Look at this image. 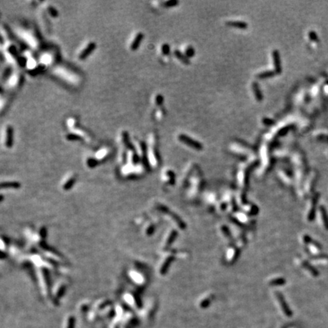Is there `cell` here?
I'll return each instance as SVG.
<instances>
[{"label":"cell","mask_w":328,"mask_h":328,"mask_svg":"<svg viewBox=\"0 0 328 328\" xmlns=\"http://www.w3.org/2000/svg\"><path fill=\"white\" fill-rule=\"evenodd\" d=\"M296 263L300 266L302 269H304L305 271H307L308 273H309V274H311L312 276H314V277L317 276V270H315L314 269L312 268L311 265H309V264L308 263L306 260H302V259H300V258H298L296 259Z\"/></svg>","instance_id":"cell-22"},{"label":"cell","mask_w":328,"mask_h":328,"mask_svg":"<svg viewBox=\"0 0 328 328\" xmlns=\"http://www.w3.org/2000/svg\"><path fill=\"white\" fill-rule=\"evenodd\" d=\"M143 37H144V35L142 33H137V35L135 36L134 39L133 40L132 44H131V50L134 51V50H137L138 48V46H140L141 41H142Z\"/></svg>","instance_id":"cell-30"},{"label":"cell","mask_w":328,"mask_h":328,"mask_svg":"<svg viewBox=\"0 0 328 328\" xmlns=\"http://www.w3.org/2000/svg\"><path fill=\"white\" fill-rule=\"evenodd\" d=\"M21 185L18 181H2L1 183V188L2 189L6 188V189H18L20 188Z\"/></svg>","instance_id":"cell-31"},{"label":"cell","mask_w":328,"mask_h":328,"mask_svg":"<svg viewBox=\"0 0 328 328\" xmlns=\"http://www.w3.org/2000/svg\"><path fill=\"white\" fill-rule=\"evenodd\" d=\"M233 218L238 221L240 224L245 227H251L255 224V220L243 211H235L233 213Z\"/></svg>","instance_id":"cell-8"},{"label":"cell","mask_w":328,"mask_h":328,"mask_svg":"<svg viewBox=\"0 0 328 328\" xmlns=\"http://www.w3.org/2000/svg\"><path fill=\"white\" fill-rule=\"evenodd\" d=\"M75 181H76V176L74 174H72L62 182L61 188L63 191H68V190H70L71 188H72V186L75 185Z\"/></svg>","instance_id":"cell-20"},{"label":"cell","mask_w":328,"mask_h":328,"mask_svg":"<svg viewBox=\"0 0 328 328\" xmlns=\"http://www.w3.org/2000/svg\"><path fill=\"white\" fill-rule=\"evenodd\" d=\"M276 74L273 72V70H265L257 74L256 78L260 79V80H265V79L272 78Z\"/></svg>","instance_id":"cell-29"},{"label":"cell","mask_w":328,"mask_h":328,"mask_svg":"<svg viewBox=\"0 0 328 328\" xmlns=\"http://www.w3.org/2000/svg\"><path fill=\"white\" fill-rule=\"evenodd\" d=\"M86 164H87V166H88L89 168H94V167H95L97 165H98L99 160L97 159V158L88 157L86 160Z\"/></svg>","instance_id":"cell-33"},{"label":"cell","mask_w":328,"mask_h":328,"mask_svg":"<svg viewBox=\"0 0 328 328\" xmlns=\"http://www.w3.org/2000/svg\"><path fill=\"white\" fill-rule=\"evenodd\" d=\"M226 24L228 27H230V28H235V29H241V30L247 29L248 27V24L245 22V21H238V20H235V21H226Z\"/></svg>","instance_id":"cell-24"},{"label":"cell","mask_w":328,"mask_h":328,"mask_svg":"<svg viewBox=\"0 0 328 328\" xmlns=\"http://www.w3.org/2000/svg\"><path fill=\"white\" fill-rule=\"evenodd\" d=\"M163 183L167 186H173L176 182V175L172 169H166L162 173Z\"/></svg>","instance_id":"cell-17"},{"label":"cell","mask_w":328,"mask_h":328,"mask_svg":"<svg viewBox=\"0 0 328 328\" xmlns=\"http://www.w3.org/2000/svg\"><path fill=\"white\" fill-rule=\"evenodd\" d=\"M155 208L156 211L160 212V213H162L165 217L169 221H170L171 223L173 224V226L177 227L179 230H184L186 228V223L177 215H176L173 212L169 211L166 206L160 203H156Z\"/></svg>","instance_id":"cell-6"},{"label":"cell","mask_w":328,"mask_h":328,"mask_svg":"<svg viewBox=\"0 0 328 328\" xmlns=\"http://www.w3.org/2000/svg\"><path fill=\"white\" fill-rule=\"evenodd\" d=\"M48 10H49V11H50V14H51L52 16L55 17V16L58 15V13H57V11H56V9H55V8H53V7H49Z\"/></svg>","instance_id":"cell-40"},{"label":"cell","mask_w":328,"mask_h":328,"mask_svg":"<svg viewBox=\"0 0 328 328\" xmlns=\"http://www.w3.org/2000/svg\"><path fill=\"white\" fill-rule=\"evenodd\" d=\"M178 4H179V1H176V0H169V1H166L164 2V6L166 8L174 7V6H177Z\"/></svg>","instance_id":"cell-35"},{"label":"cell","mask_w":328,"mask_h":328,"mask_svg":"<svg viewBox=\"0 0 328 328\" xmlns=\"http://www.w3.org/2000/svg\"><path fill=\"white\" fill-rule=\"evenodd\" d=\"M161 53L164 56H168L170 53V47L167 43H164L161 46Z\"/></svg>","instance_id":"cell-34"},{"label":"cell","mask_w":328,"mask_h":328,"mask_svg":"<svg viewBox=\"0 0 328 328\" xmlns=\"http://www.w3.org/2000/svg\"><path fill=\"white\" fill-rule=\"evenodd\" d=\"M219 201H220V199H219L217 194L215 193L214 191H208L204 195L205 203L211 208H216Z\"/></svg>","instance_id":"cell-16"},{"label":"cell","mask_w":328,"mask_h":328,"mask_svg":"<svg viewBox=\"0 0 328 328\" xmlns=\"http://www.w3.org/2000/svg\"><path fill=\"white\" fill-rule=\"evenodd\" d=\"M176 257V251L173 250H167L161 251V257L157 264V273L160 276L166 275L169 266Z\"/></svg>","instance_id":"cell-4"},{"label":"cell","mask_w":328,"mask_h":328,"mask_svg":"<svg viewBox=\"0 0 328 328\" xmlns=\"http://www.w3.org/2000/svg\"><path fill=\"white\" fill-rule=\"evenodd\" d=\"M177 235V230L174 228H169V230L166 232L164 237H163L162 242H161V251H165L169 250V247L171 246V245L173 243V242L176 240Z\"/></svg>","instance_id":"cell-7"},{"label":"cell","mask_w":328,"mask_h":328,"mask_svg":"<svg viewBox=\"0 0 328 328\" xmlns=\"http://www.w3.org/2000/svg\"><path fill=\"white\" fill-rule=\"evenodd\" d=\"M156 223L154 221H147L146 223H144V224L143 225L142 227V232L144 233V235L145 236H151V235H153L154 233V232L156 231Z\"/></svg>","instance_id":"cell-18"},{"label":"cell","mask_w":328,"mask_h":328,"mask_svg":"<svg viewBox=\"0 0 328 328\" xmlns=\"http://www.w3.org/2000/svg\"><path fill=\"white\" fill-rule=\"evenodd\" d=\"M260 158H261V164L258 170V176L261 177L268 173L273 164V157L270 155L268 147L265 144L262 146L260 149Z\"/></svg>","instance_id":"cell-5"},{"label":"cell","mask_w":328,"mask_h":328,"mask_svg":"<svg viewBox=\"0 0 328 328\" xmlns=\"http://www.w3.org/2000/svg\"><path fill=\"white\" fill-rule=\"evenodd\" d=\"M240 255V248L235 244L230 245L225 254V260L229 265H233L238 259Z\"/></svg>","instance_id":"cell-10"},{"label":"cell","mask_w":328,"mask_h":328,"mask_svg":"<svg viewBox=\"0 0 328 328\" xmlns=\"http://www.w3.org/2000/svg\"><path fill=\"white\" fill-rule=\"evenodd\" d=\"M6 142L5 144L8 148L12 147L13 145V138H14V131H13V128L11 126L8 125L6 128Z\"/></svg>","instance_id":"cell-25"},{"label":"cell","mask_w":328,"mask_h":328,"mask_svg":"<svg viewBox=\"0 0 328 328\" xmlns=\"http://www.w3.org/2000/svg\"><path fill=\"white\" fill-rule=\"evenodd\" d=\"M317 203V197L314 196L313 197L312 199V201L309 203L308 205V210L307 212V220L308 221H312L314 218V211H315V205Z\"/></svg>","instance_id":"cell-26"},{"label":"cell","mask_w":328,"mask_h":328,"mask_svg":"<svg viewBox=\"0 0 328 328\" xmlns=\"http://www.w3.org/2000/svg\"><path fill=\"white\" fill-rule=\"evenodd\" d=\"M321 218L323 219V222H324V226H325L326 228L328 229V222H327V219H326V217H327V214H326V212L325 211H324L323 208H321ZM321 219V220H322Z\"/></svg>","instance_id":"cell-36"},{"label":"cell","mask_w":328,"mask_h":328,"mask_svg":"<svg viewBox=\"0 0 328 328\" xmlns=\"http://www.w3.org/2000/svg\"><path fill=\"white\" fill-rule=\"evenodd\" d=\"M188 184V188L186 195H187L188 199L191 201H194L199 196V194L201 193L203 186L202 173L197 166L195 170L193 171Z\"/></svg>","instance_id":"cell-1"},{"label":"cell","mask_w":328,"mask_h":328,"mask_svg":"<svg viewBox=\"0 0 328 328\" xmlns=\"http://www.w3.org/2000/svg\"><path fill=\"white\" fill-rule=\"evenodd\" d=\"M128 277L136 286H145L148 281V276L144 271V267L141 263H134L128 271Z\"/></svg>","instance_id":"cell-2"},{"label":"cell","mask_w":328,"mask_h":328,"mask_svg":"<svg viewBox=\"0 0 328 328\" xmlns=\"http://www.w3.org/2000/svg\"><path fill=\"white\" fill-rule=\"evenodd\" d=\"M68 286V281L65 279L64 280H60L54 285L53 288V293H54L55 298L61 297L65 292V289H67Z\"/></svg>","instance_id":"cell-15"},{"label":"cell","mask_w":328,"mask_h":328,"mask_svg":"<svg viewBox=\"0 0 328 328\" xmlns=\"http://www.w3.org/2000/svg\"><path fill=\"white\" fill-rule=\"evenodd\" d=\"M186 57H188V59H191L195 55V50L193 48L192 46H190V45H187V46H185L184 50L182 52Z\"/></svg>","instance_id":"cell-32"},{"label":"cell","mask_w":328,"mask_h":328,"mask_svg":"<svg viewBox=\"0 0 328 328\" xmlns=\"http://www.w3.org/2000/svg\"><path fill=\"white\" fill-rule=\"evenodd\" d=\"M230 152L233 153L235 156L245 158L246 160L255 157V151L251 147L243 141H234L230 144Z\"/></svg>","instance_id":"cell-3"},{"label":"cell","mask_w":328,"mask_h":328,"mask_svg":"<svg viewBox=\"0 0 328 328\" xmlns=\"http://www.w3.org/2000/svg\"><path fill=\"white\" fill-rule=\"evenodd\" d=\"M95 48L96 43H94V42H90V43L87 45V46L80 53V54H79V59H86L87 57L95 50Z\"/></svg>","instance_id":"cell-23"},{"label":"cell","mask_w":328,"mask_h":328,"mask_svg":"<svg viewBox=\"0 0 328 328\" xmlns=\"http://www.w3.org/2000/svg\"><path fill=\"white\" fill-rule=\"evenodd\" d=\"M272 63L273 65V72L276 75H279L282 72V63L280 54L278 50H273L271 53Z\"/></svg>","instance_id":"cell-13"},{"label":"cell","mask_w":328,"mask_h":328,"mask_svg":"<svg viewBox=\"0 0 328 328\" xmlns=\"http://www.w3.org/2000/svg\"><path fill=\"white\" fill-rule=\"evenodd\" d=\"M163 103H164V97H163V96L160 95V94H157L155 98L156 105L158 106V107H161Z\"/></svg>","instance_id":"cell-38"},{"label":"cell","mask_w":328,"mask_h":328,"mask_svg":"<svg viewBox=\"0 0 328 328\" xmlns=\"http://www.w3.org/2000/svg\"><path fill=\"white\" fill-rule=\"evenodd\" d=\"M251 92L253 94L255 99L258 102H260L263 100L264 96L262 94L261 90H260V87H259L258 82L253 81L251 84Z\"/></svg>","instance_id":"cell-19"},{"label":"cell","mask_w":328,"mask_h":328,"mask_svg":"<svg viewBox=\"0 0 328 328\" xmlns=\"http://www.w3.org/2000/svg\"><path fill=\"white\" fill-rule=\"evenodd\" d=\"M218 233L220 236L226 242H232L233 240V236L232 235L230 227L226 224H220L218 226Z\"/></svg>","instance_id":"cell-14"},{"label":"cell","mask_w":328,"mask_h":328,"mask_svg":"<svg viewBox=\"0 0 328 328\" xmlns=\"http://www.w3.org/2000/svg\"><path fill=\"white\" fill-rule=\"evenodd\" d=\"M178 138H179V141L180 142L186 144V146H188L190 148L195 150V151H201V150L203 149V144H201V143L196 141L195 139L189 137V136L186 135V134H179Z\"/></svg>","instance_id":"cell-9"},{"label":"cell","mask_w":328,"mask_h":328,"mask_svg":"<svg viewBox=\"0 0 328 328\" xmlns=\"http://www.w3.org/2000/svg\"><path fill=\"white\" fill-rule=\"evenodd\" d=\"M66 138L68 139V141H78V140H80V139H81V138L79 135H78V134L70 133V134H67Z\"/></svg>","instance_id":"cell-37"},{"label":"cell","mask_w":328,"mask_h":328,"mask_svg":"<svg viewBox=\"0 0 328 328\" xmlns=\"http://www.w3.org/2000/svg\"><path fill=\"white\" fill-rule=\"evenodd\" d=\"M277 176H278L280 181H281L285 186H291L292 185V183H293L292 182V181H293L292 176H291L290 173H289V171L287 170L286 168H279L278 170H277Z\"/></svg>","instance_id":"cell-12"},{"label":"cell","mask_w":328,"mask_h":328,"mask_svg":"<svg viewBox=\"0 0 328 328\" xmlns=\"http://www.w3.org/2000/svg\"><path fill=\"white\" fill-rule=\"evenodd\" d=\"M242 211L244 213H247L249 216H255L258 213V208L256 205L253 204L251 203H248L246 202L244 205H242L241 207Z\"/></svg>","instance_id":"cell-21"},{"label":"cell","mask_w":328,"mask_h":328,"mask_svg":"<svg viewBox=\"0 0 328 328\" xmlns=\"http://www.w3.org/2000/svg\"><path fill=\"white\" fill-rule=\"evenodd\" d=\"M286 282V280L282 277H273L267 281V283L270 286H280L285 285Z\"/></svg>","instance_id":"cell-27"},{"label":"cell","mask_w":328,"mask_h":328,"mask_svg":"<svg viewBox=\"0 0 328 328\" xmlns=\"http://www.w3.org/2000/svg\"><path fill=\"white\" fill-rule=\"evenodd\" d=\"M262 122L266 125H271L274 123L273 121L272 120V119H269V118H264L263 120H262Z\"/></svg>","instance_id":"cell-39"},{"label":"cell","mask_w":328,"mask_h":328,"mask_svg":"<svg viewBox=\"0 0 328 328\" xmlns=\"http://www.w3.org/2000/svg\"><path fill=\"white\" fill-rule=\"evenodd\" d=\"M174 55L176 56V58L179 60L180 63H182L183 65H188L190 64L189 59H188V57H186V55H185L182 52L179 51V50H175Z\"/></svg>","instance_id":"cell-28"},{"label":"cell","mask_w":328,"mask_h":328,"mask_svg":"<svg viewBox=\"0 0 328 328\" xmlns=\"http://www.w3.org/2000/svg\"><path fill=\"white\" fill-rule=\"evenodd\" d=\"M37 276L40 287L43 289V291L46 292L48 290V287L50 286L48 273H47L46 268H43V267L40 268L37 271Z\"/></svg>","instance_id":"cell-11"}]
</instances>
